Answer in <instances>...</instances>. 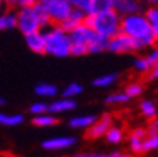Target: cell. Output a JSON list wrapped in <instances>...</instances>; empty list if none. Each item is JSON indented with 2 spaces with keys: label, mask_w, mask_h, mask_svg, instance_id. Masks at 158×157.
<instances>
[{
  "label": "cell",
  "mask_w": 158,
  "mask_h": 157,
  "mask_svg": "<svg viewBox=\"0 0 158 157\" xmlns=\"http://www.w3.org/2000/svg\"><path fill=\"white\" fill-rule=\"evenodd\" d=\"M144 16L152 30V34L158 41V6H148L144 9Z\"/></svg>",
  "instance_id": "2e32d148"
},
{
  "label": "cell",
  "mask_w": 158,
  "mask_h": 157,
  "mask_svg": "<svg viewBox=\"0 0 158 157\" xmlns=\"http://www.w3.org/2000/svg\"><path fill=\"white\" fill-rule=\"evenodd\" d=\"M112 9H114V3L112 0H92L88 14L103 13V11H107V10H112Z\"/></svg>",
  "instance_id": "d6986e66"
},
{
  "label": "cell",
  "mask_w": 158,
  "mask_h": 157,
  "mask_svg": "<svg viewBox=\"0 0 158 157\" xmlns=\"http://www.w3.org/2000/svg\"><path fill=\"white\" fill-rule=\"evenodd\" d=\"M145 58L150 61V64H151V65L154 64L155 61H158V48H157V47H151V48H150V51L145 54Z\"/></svg>",
  "instance_id": "8d00e7d4"
},
{
  "label": "cell",
  "mask_w": 158,
  "mask_h": 157,
  "mask_svg": "<svg viewBox=\"0 0 158 157\" xmlns=\"http://www.w3.org/2000/svg\"><path fill=\"white\" fill-rule=\"evenodd\" d=\"M140 111H141V113L148 119H152V118H155V116H158L157 105H155V102L151 101V99H143V101L140 102Z\"/></svg>",
  "instance_id": "603a6c76"
},
{
  "label": "cell",
  "mask_w": 158,
  "mask_h": 157,
  "mask_svg": "<svg viewBox=\"0 0 158 157\" xmlns=\"http://www.w3.org/2000/svg\"><path fill=\"white\" fill-rule=\"evenodd\" d=\"M117 79H118V74L110 72V74H105V75H100L96 79H93L92 85L95 86V88H107V86L113 85Z\"/></svg>",
  "instance_id": "44dd1931"
},
{
  "label": "cell",
  "mask_w": 158,
  "mask_h": 157,
  "mask_svg": "<svg viewBox=\"0 0 158 157\" xmlns=\"http://www.w3.org/2000/svg\"><path fill=\"white\" fill-rule=\"evenodd\" d=\"M88 54V46L85 44H78V43H71V51L69 55L72 57H83Z\"/></svg>",
  "instance_id": "d6a6232c"
},
{
  "label": "cell",
  "mask_w": 158,
  "mask_h": 157,
  "mask_svg": "<svg viewBox=\"0 0 158 157\" xmlns=\"http://www.w3.org/2000/svg\"><path fill=\"white\" fill-rule=\"evenodd\" d=\"M76 108V101L73 98H59L52 101L48 105V112L52 115L56 113H64V112L73 111Z\"/></svg>",
  "instance_id": "7c38bea8"
},
{
  "label": "cell",
  "mask_w": 158,
  "mask_h": 157,
  "mask_svg": "<svg viewBox=\"0 0 158 157\" xmlns=\"http://www.w3.org/2000/svg\"><path fill=\"white\" fill-rule=\"evenodd\" d=\"M16 23H17L16 13H13V11L0 13V31L14 28V27H16Z\"/></svg>",
  "instance_id": "cb8c5ba5"
},
{
  "label": "cell",
  "mask_w": 158,
  "mask_h": 157,
  "mask_svg": "<svg viewBox=\"0 0 158 157\" xmlns=\"http://www.w3.org/2000/svg\"><path fill=\"white\" fill-rule=\"evenodd\" d=\"M68 2H69V4L72 6V9L82 10L83 13L88 14L89 7H90V2H92V0H68Z\"/></svg>",
  "instance_id": "836d02e7"
},
{
  "label": "cell",
  "mask_w": 158,
  "mask_h": 157,
  "mask_svg": "<svg viewBox=\"0 0 158 157\" xmlns=\"http://www.w3.org/2000/svg\"><path fill=\"white\" fill-rule=\"evenodd\" d=\"M133 133H134L137 137H140V139H145V137H147V130H145V129H143V128H138V129H135V130H133Z\"/></svg>",
  "instance_id": "f35d334b"
},
{
  "label": "cell",
  "mask_w": 158,
  "mask_h": 157,
  "mask_svg": "<svg viewBox=\"0 0 158 157\" xmlns=\"http://www.w3.org/2000/svg\"><path fill=\"white\" fill-rule=\"evenodd\" d=\"M82 92H83V85L78 84V82H71L62 89V96L64 98H75V96L81 95Z\"/></svg>",
  "instance_id": "d4e9b609"
},
{
  "label": "cell",
  "mask_w": 158,
  "mask_h": 157,
  "mask_svg": "<svg viewBox=\"0 0 158 157\" xmlns=\"http://www.w3.org/2000/svg\"><path fill=\"white\" fill-rule=\"evenodd\" d=\"M76 142L78 140L73 136H55L44 140L41 143V147L45 150H66L69 147H73Z\"/></svg>",
  "instance_id": "ba28073f"
},
{
  "label": "cell",
  "mask_w": 158,
  "mask_h": 157,
  "mask_svg": "<svg viewBox=\"0 0 158 157\" xmlns=\"http://www.w3.org/2000/svg\"><path fill=\"white\" fill-rule=\"evenodd\" d=\"M31 122H33V124L37 126V128H51V126H55L58 123V119L52 113H43V115L33 116V120Z\"/></svg>",
  "instance_id": "e0dca14e"
},
{
  "label": "cell",
  "mask_w": 158,
  "mask_h": 157,
  "mask_svg": "<svg viewBox=\"0 0 158 157\" xmlns=\"http://www.w3.org/2000/svg\"><path fill=\"white\" fill-rule=\"evenodd\" d=\"M113 3H117V2H120V0H112Z\"/></svg>",
  "instance_id": "ee69618b"
},
{
  "label": "cell",
  "mask_w": 158,
  "mask_h": 157,
  "mask_svg": "<svg viewBox=\"0 0 158 157\" xmlns=\"http://www.w3.org/2000/svg\"><path fill=\"white\" fill-rule=\"evenodd\" d=\"M107 51L113 52V54H130V52H137L138 50L134 40L120 31L116 36L109 38Z\"/></svg>",
  "instance_id": "5b68a950"
},
{
  "label": "cell",
  "mask_w": 158,
  "mask_h": 157,
  "mask_svg": "<svg viewBox=\"0 0 158 157\" xmlns=\"http://www.w3.org/2000/svg\"><path fill=\"white\" fill-rule=\"evenodd\" d=\"M37 2H38V3H48V2H51V0H37Z\"/></svg>",
  "instance_id": "7bdbcfd3"
},
{
  "label": "cell",
  "mask_w": 158,
  "mask_h": 157,
  "mask_svg": "<svg viewBox=\"0 0 158 157\" xmlns=\"http://www.w3.org/2000/svg\"><path fill=\"white\" fill-rule=\"evenodd\" d=\"M26 46L35 54H45V41H44L43 31H34L24 36Z\"/></svg>",
  "instance_id": "8fae6325"
},
{
  "label": "cell",
  "mask_w": 158,
  "mask_h": 157,
  "mask_svg": "<svg viewBox=\"0 0 158 157\" xmlns=\"http://www.w3.org/2000/svg\"><path fill=\"white\" fill-rule=\"evenodd\" d=\"M37 3V0H6V4L10 7H24V6H33Z\"/></svg>",
  "instance_id": "e575fe53"
},
{
  "label": "cell",
  "mask_w": 158,
  "mask_h": 157,
  "mask_svg": "<svg viewBox=\"0 0 158 157\" xmlns=\"http://www.w3.org/2000/svg\"><path fill=\"white\" fill-rule=\"evenodd\" d=\"M28 111L33 116L47 113V112H48V103H45V102H34V103L30 105Z\"/></svg>",
  "instance_id": "4dcf8cb0"
},
{
  "label": "cell",
  "mask_w": 158,
  "mask_h": 157,
  "mask_svg": "<svg viewBox=\"0 0 158 157\" xmlns=\"http://www.w3.org/2000/svg\"><path fill=\"white\" fill-rule=\"evenodd\" d=\"M68 34H69V38H71V43H78V44H85V46H88V44L92 41V38L95 37L96 33L88 24L83 23V24H81V26L75 27L73 30H71Z\"/></svg>",
  "instance_id": "9c48e42d"
},
{
  "label": "cell",
  "mask_w": 158,
  "mask_h": 157,
  "mask_svg": "<svg viewBox=\"0 0 158 157\" xmlns=\"http://www.w3.org/2000/svg\"><path fill=\"white\" fill-rule=\"evenodd\" d=\"M85 17H86V13H83L82 10L72 9L71 10V13H69V16L66 17L59 26L62 27L66 33H69V31L73 30L75 27H78V26H81V24L85 23Z\"/></svg>",
  "instance_id": "4fadbf2b"
},
{
  "label": "cell",
  "mask_w": 158,
  "mask_h": 157,
  "mask_svg": "<svg viewBox=\"0 0 158 157\" xmlns=\"http://www.w3.org/2000/svg\"><path fill=\"white\" fill-rule=\"evenodd\" d=\"M105 137H106V142L109 144H120L124 139V133L120 128H116V126H110L109 130L105 133Z\"/></svg>",
  "instance_id": "7402d4cb"
},
{
  "label": "cell",
  "mask_w": 158,
  "mask_h": 157,
  "mask_svg": "<svg viewBox=\"0 0 158 157\" xmlns=\"http://www.w3.org/2000/svg\"><path fill=\"white\" fill-rule=\"evenodd\" d=\"M7 103V101H6V98H3V96L0 95V106H4V105Z\"/></svg>",
  "instance_id": "60d3db41"
},
{
  "label": "cell",
  "mask_w": 158,
  "mask_h": 157,
  "mask_svg": "<svg viewBox=\"0 0 158 157\" xmlns=\"http://www.w3.org/2000/svg\"><path fill=\"white\" fill-rule=\"evenodd\" d=\"M145 130H147V136L158 134V116L150 119V124H148V128L145 129Z\"/></svg>",
  "instance_id": "d590c367"
},
{
  "label": "cell",
  "mask_w": 158,
  "mask_h": 157,
  "mask_svg": "<svg viewBox=\"0 0 158 157\" xmlns=\"http://www.w3.org/2000/svg\"><path fill=\"white\" fill-rule=\"evenodd\" d=\"M24 122V116L21 113H3L0 112V124L3 126H19Z\"/></svg>",
  "instance_id": "ffe728a7"
},
{
  "label": "cell",
  "mask_w": 158,
  "mask_h": 157,
  "mask_svg": "<svg viewBox=\"0 0 158 157\" xmlns=\"http://www.w3.org/2000/svg\"><path fill=\"white\" fill-rule=\"evenodd\" d=\"M127 102H130V96H127L124 92H114L105 98V103L107 105H122Z\"/></svg>",
  "instance_id": "484cf974"
},
{
  "label": "cell",
  "mask_w": 158,
  "mask_h": 157,
  "mask_svg": "<svg viewBox=\"0 0 158 157\" xmlns=\"http://www.w3.org/2000/svg\"><path fill=\"white\" fill-rule=\"evenodd\" d=\"M114 10L120 16H128V14L143 13L144 11V3L141 0H120L114 3Z\"/></svg>",
  "instance_id": "30bf717a"
},
{
  "label": "cell",
  "mask_w": 158,
  "mask_h": 157,
  "mask_svg": "<svg viewBox=\"0 0 158 157\" xmlns=\"http://www.w3.org/2000/svg\"><path fill=\"white\" fill-rule=\"evenodd\" d=\"M120 20L122 16L114 9H112L98 14H86L85 24H88L95 33L110 38L120 33Z\"/></svg>",
  "instance_id": "277c9868"
},
{
  "label": "cell",
  "mask_w": 158,
  "mask_h": 157,
  "mask_svg": "<svg viewBox=\"0 0 158 157\" xmlns=\"http://www.w3.org/2000/svg\"><path fill=\"white\" fill-rule=\"evenodd\" d=\"M147 74H148V79H150V81H155V79H158V61H155L154 64H152L151 68H150V71H148Z\"/></svg>",
  "instance_id": "74e56055"
},
{
  "label": "cell",
  "mask_w": 158,
  "mask_h": 157,
  "mask_svg": "<svg viewBox=\"0 0 158 157\" xmlns=\"http://www.w3.org/2000/svg\"><path fill=\"white\" fill-rule=\"evenodd\" d=\"M143 91H144V88H143L141 84H138V82H131V84H128V85L126 86L123 92H124L127 96H130V99H133V98L141 96Z\"/></svg>",
  "instance_id": "f1b7e54d"
},
{
  "label": "cell",
  "mask_w": 158,
  "mask_h": 157,
  "mask_svg": "<svg viewBox=\"0 0 158 157\" xmlns=\"http://www.w3.org/2000/svg\"><path fill=\"white\" fill-rule=\"evenodd\" d=\"M120 31L134 40L138 51L151 48L157 43V38L152 34V30L148 24L144 13L123 16L120 20Z\"/></svg>",
  "instance_id": "6da1fadb"
},
{
  "label": "cell",
  "mask_w": 158,
  "mask_h": 157,
  "mask_svg": "<svg viewBox=\"0 0 158 157\" xmlns=\"http://www.w3.org/2000/svg\"><path fill=\"white\" fill-rule=\"evenodd\" d=\"M107 44L109 38L96 33L92 41L88 44V54H100V52L107 51Z\"/></svg>",
  "instance_id": "5bb4252c"
},
{
  "label": "cell",
  "mask_w": 158,
  "mask_h": 157,
  "mask_svg": "<svg viewBox=\"0 0 158 157\" xmlns=\"http://www.w3.org/2000/svg\"><path fill=\"white\" fill-rule=\"evenodd\" d=\"M96 119L98 118L93 115H82V116H75V118L69 119L68 124L72 129H88L95 123Z\"/></svg>",
  "instance_id": "9a60e30c"
},
{
  "label": "cell",
  "mask_w": 158,
  "mask_h": 157,
  "mask_svg": "<svg viewBox=\"0 0 158 157\" xmlns=\"http://www.w3.org/2000/svg\"><path fill=\"white\" fill-rule=\"evenodd\" d=\"M17 23L16 27L21 31V34H30L34 31H41L43 28L51 26V20L45 10L44 3H34L33 6L19 7L16 13Z\"/></svg>",
  "instance_id": "7a4b0ae2"
},
{
  "label": "cell",
  "mask_w": 158,
  "mask_h": 157,
  "mask_svg": "<svg viewBox=\"0 0 158 157\" xmlns=\"http://www.w3.org/2000/svg\"><path fill=\"white\" fill-rule=\"evenodd\" d=\"M6 6H7L6 2H4V0H0V11H2V10H3Z\"/></svg>",
  "instance_id": "b9f144b4"
},
{
  "label": "cell",
  "mask_w": 158,
  "mask_h": 157,
  "mask_svg": "<svg viewBox=\"0 0 158 157\" xmlns=\"http://www.w3.org/2000/svg\"><path fill=\"white\" fill-rule=\"evenodd\" d=\"M35 95L41 96V98H52L59 92L58 86L54 85V84H49V82H41L34 88Z\"/></svg>",
  "instance_id": "ac0fdd59"
},
{
  "label": "cell",
  "mask_w": 158,
  "mask_h": 157,
  "mask_svg": "<svg viewBox=\"0 0 158 157\" xmlns=\"http://www.w3.org/2000/svg\"><path fill=\"white\" fill-rule=\"evenodd\" d=\"M154 150H158V134L147 136L141 144V153H148V151Z\"/></svg>",
  "instance_id": "83f0119b"
},
{
  "label": "cell",
  "mask_w": 158,
  "mask_h": 157,
  "mask_svg": "<svg viewBox=\"0 0 158 157\" xmlns=\"http://www.w3.org/2000/svg\"><path fill=\"white\" fill-rule=\"evenodd\" d=\"M141 2L147 6H158V0H141Z\"/></svg>",
  "instance_id": "ab89813d"
},
{
  "label": "cell",
  "mask_w": 158,
  "mask_h": 157,
  "mask_svg": "<svg viewBox=\"0 0 158 157\" xmlns=\"http://www.w3.org/2000/svg\"><path fill=\"white\" fill-rule=\"evenodd\" d=\"M69 157H130L122 151H112V153H76Z\"/></svg>",
  "instance_id": "f546056e"
},
{
  "label": "cell",
  "mask_w": 158,
  "mask_h": 157,
  "mask_svg": "<svg viewBox=\"0 0 158 157\" xmlns=\"http://www.w3.org/2000/svg\"><path fill=\"white\" fill-rule=\"evenodd\" d=\"M4 2H6V0H4Z\"/></svg>",
  "instance_id": "f6af8a7d"
},
{
  "label": "cell",
  "mask_w": 158,
  "mask_h": 157,
  "mask_svg": "<svg viewBox=\"0 0 158 157\" xmlns=\"http://www.w3.org/2000/svg\"><path fill=\"white\" fill-rule=\"evenodd\" d=\"M45 41V54L55 58H66L71 51V38L69 34L58 24H51L41 30Z\"/></svg>",
  "instance_id": "3957f363"
},
{
  "label": "cell",
  "mask_w": 158,
  "mask_h": 157,
  "mask_svg": "<svg viewBox=\"0 0 158 157\" xmlns=\"http://www.w3.org/2000/svg\"><path fill=\"white\" fill-rule=\"evenodd\" d=\"M143 140H144V139H140V137H137L134 133H131L130 137H128V149H130L133 153H141Z\"/></svg>",
  "instance_id": "1f68e13d"
},
{
  "label": "cell",
  "mask_w": 158,
  "mask_h": 157,
  "mask_svg": "<svg viewBox=\"0 0 158 157\" xmlns=\"http://www.w3.org/2000/svg\"><path fill=\"white\" fill-rule=\"evenodd\" d=\"M113 124V118L110 113H105L102 118H99L95 120V123L90 128L86 129V137L88 139H99L103 137L105 133L109 130V128Z\"/></svg>",
  "instance_id": "52a82bcc"
},
{
  "label": "cell",
  "mask_w": 158,
  "mask_h": 157,
  "mask_svg": "<svg viewBox=\"0 0 158 157\" xmlns=\"http://www.w3.org/2000/svg\"><path fill=\"white\" fill-rule=\"evenodd\" d=\"M133 68L135 69L137 72H140V74H147L148 71H150V68H151V64H150V61H148L147 58L144 57H135L134 61H133Z\"/></svg>",
  "instance_id": "4316f807"
},
{
  "label": "cell",
  "mask_w": 158,
  "mask_h": 157,
  "mask_svg": "<svg viewBox=\"0 0 158 157\" xmlns=\"http://www.w3.org/2000/svg\"><path fill=\"white\" fill-rule=\"evenodd\" d=\"M45 10L49 20H51V24L59 26L69 16L72 6L69 4L68 0H51V2L45 3Z\"/></svg>",
  "instance_id": "8992f818"
}]
</instances>
